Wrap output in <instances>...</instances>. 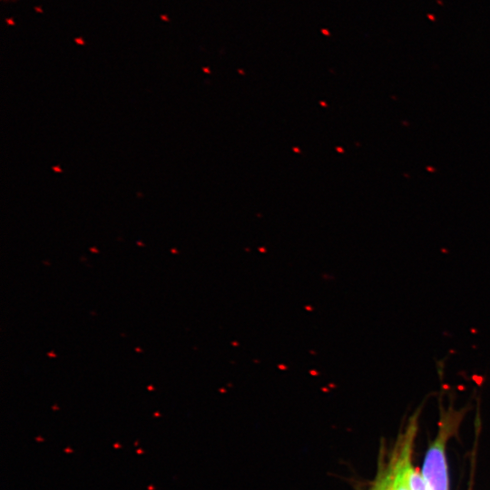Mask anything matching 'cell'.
<instances>
[{
	"label": "cell",
	"instance_id": "cell-1",
	"mask_svg": "<svg viewBox=\"0 0 490 490\" xmlns=\"http://www.w3.org/2000/svg\"><path fill=\"white\" fill-rule=\"evenodd\" d=\"M463 413L464 411L455 412L452 408L447 413H443L440 430L426 452L422 468V476L427 490H448L446 443Z\"/></svg>",
	"mask_w": 490,
	"mask_h": 490
},
{
	"label": "cell",
	"instance_id": "cell-2",
	"mask_svg": "<svg viewBox=\"0 0 490 490\" xmlns=\"http://www.w3.org/2000/svg\"><path fill=\"white\" fill-rule=\"evenodd\" d=\"M417 409L410 417L403 438L389 463L379 470L372 490H409L407 471L411 465L413 443L417 428Z\"/></svg>",
	"mask_w": 490,
	"mask_h": 490
},
{
	"label": "cell",
	"instance_id": "cell-3",
	"mask_svg": "<svg viewBox=\"0 0 490 490\" xmlns=\"http://www.w3.org/2000/svg\"><path fill=\"white\" fill-rule=\"evenodd\" d=\"M407 483L409 490H427L426 485L421 474L410 465L407 471Z\"/></svg>",
	"mask_w": 490,
	"mask_h": 490
},
{
	"label": "cell",
	"instance_id": "cell-4",
	"mask_svg": "<svg viewBox=\"0 0 490 490\" xmlns=\"http://www.w3.org/2000/svg\"><path fill=\"white\" fill-rule=\"evenodd\" d=\"M445 360L446 359L436 360V370H437L438 377L440 380H442L444 377Z\"/></svg>",
	"mask_w": 490,
	"mask_h": 490
},
{
	"label": "cell",
	"instance_id": "cell-5",
	"mask_svg": "<svg viewBox=\"0 0 490 490\" xmlns=\"http://www.w3.org/2000/svg\"><path fill=\"white\" fill-rule=\"evenodd\" d=\"M75 42H76L77 44H84V42L83 41L82 38H76V39H75Z\"/></svg>",
	"mask_w": 490,
	"mask_h": 490
},
{
	"label": "cell",
	"instance_id": "cell-6",
	"mask_svg": "<svg viewBox=\"0 0 490 490\" xmlns=\"http://www.w3.org/2000/svg\"><path fill=\"white\" fill-rule=\"evenodd\" d=\"M6 23L11 24V25L15 24V22L12 19H6Z\"/></svg>",
	"mask_w": 490,
	"mask_h": 490
},
{
	"label": "cell",
	"instance_id": "cell-7",
	"mask_svg": "<svg viewBox=\"0 0 490 490\" xmlns=\"http://www.w3.org/2000/svg\"><path fill=\"white\" fill-rule=\"evenodd\" d=\"M161 18H162V20H163V21H168V20H169L168 17H167V15H161Z\"/></svg>",
	"mask_w": 490,
	"mask_h": 490
},
{
	"label": "cell",
	"instance_id": "cell-8",
	"mask_svg": "<svg viewBox=\"0 0 490 490\" xmlns=\"http://www.w3.org/2000/svg\"><path fill=\"white\" fill-rule=\"evenodd\" d=\"M34 9H35L37 12H39V13H43L42 9L39 8V7H34Z\"/></svg>",
	"mask_w": 490,
	"mask_h": 490
}]
</instances>
